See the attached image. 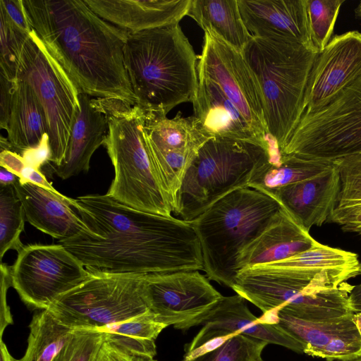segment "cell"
I'll list each match as a JSON object with an SVG mask.
<instances>
[{
    "mask_svg": "<svg viewBox=\"0 0 361 361\" xmlns=\"http://www.w3.org/2000/svg\"><path fill=\"white\" fill-rule=\"evenodd\" d=\"M1 56L0 74L11 81H16L18 59L22 42L29 35L21 31L0 7Z\"/></svg>",
    "mask_w": 361,
    "mask_h": 361,
    "instance_id": "836d02e7",
    "label": "cell"
},
{
    "mask_svg": "<svg viewBox=\"0 0 361 361\" xmlns=\"http://www.w3.org/2000/svg\"><path fill=\"white\" fill-rule=\"evenodd\" d=\"M1 361H17L9 353L6 344L1 340Z\"/></svg>",
    "mask_w": 361,
    "mask_h": 361,
    "instance_id": "7dc6e473",
    "label": "cell"
},
{
    "mask_svg": "<svg viewBox=\"0 0 361 361\" xmlns=\"http://www.w3.org/2000/svg\"><path fill=\"white\" fill-rule=\"evenodd\" d=\"M360 75L361 32L352 30L335 35L314 62L305 90L303 114L326 105Z\"/></svg>",
    "mask_w": 361,
    "mask_h": 361,
    "instance_id": "2e32d148",
    "label": "cell"
},
{
    "mask_svg": "<svg viewBox=\"0 0 361 361\" xmlns=\"http://www.w3.org/2000/svg\"><path fill=\"white\" fill-rule=\"evenodd\" d=\"M353 287L348 283L328 286L260 264L239 271L231 288L262 312L279 307L305 319L322 321L353 312L349 302Z\"/></svg>",
    "mask_w": 361,
    "mask_h": 361,
    "instance_id": "ba28073f",
    "label": "cell"
},
{
    "mask_svg": "<svg viewBox=\"0 0 361 361\" xmlns=\"http://www.w3.org/2000/svg\"><path fill=\"white\" fill-rule=\"evenodd\" d=\"M193 119L207 138L252 140L270 145L255 132L241 113L212 80L198 76V85L191 101Z\"/></svg>",
    "mask_w": 361,
    "mask_h": 361,
    "instance_id": "7402d4cb",
    "label": "cell"
},
{
    "mask_svg": "<svg viewBox=\"0 0 361 361\" xmlns=\"http://www.w3.org/2000/svg\"><path fill=\"white\" fill-rule=\"evenodd\" d=\"M240 334L239 333H232L224 336L215 337L212 339L208 340L202 345L197 346L195 349L185 352L183 360L181 361H192L199 357L203 356L210 352L214 351L228 340L234 337L235 336Z\"/></svg>",
    "mask_w": 361,
    "mask_h": 361,
    "instance_id": "b9f144b4",
    "label": "cell"
},
{
    "mask_svg": "<svg viewBox=\"0 0 361 361\" xmlns=\"http://www.w3.org/2000/svg\"><path fill=\"white\" fill-rule=\"evenodd\" d=\"M166 327L165 324L156 322L149 310L97 330L104 334L106 341L129 353L154 358L157 354L155 340Z\"/></svg>",
    "mask_w": 361,
    "mask_h": 361,
    "instance_id": "f1b7e54d",
    "label": "cell"
},
{
    "mask_svg": "<svg viewBox=\"0 0 361 361\" xmlns=\"http://www.w3.org/2000/svg\"><path fill=\"white\" fill-rule=\"evenodd\" d=\"M349 302L353 312H361V283L354 286L349 295Z\"/></svg>",
    "mask_w": 361,
    "mask_h": 361,
    "instance_id": "f6af8a7d",
    "label": "cell"
},
{
    "mask_svg": "<svg viewBox=\"0 0 361 361\" xmlns=\"http://www.w3.org/2000/svg\"><path fill=\"white\" fill-rule=\"evenodd\" d=\"M79 102L65 158L53 166L54 173L63 180L88 172L92 156L108 133L107 117L98 99L80 92Z\"/></svg>",
    "mask_w": 361,
    "mask_h": 361,
    "instance_id": "cb8c5ba5",
    "label": "cell"
},
{
    "mask_svg": "<svg viewBox=\"0 0 361 361\" xmlns=\"http://www.w3.org/2000/svg\"><path fill=\"white\" fill-rule=\"evenodd\" d=\"M98 16L129 32L177 24L191 0H85Z\"/></svg>",
    "mask_w": 361,
    "mask_h": 361,
    "instance_id": "603a6c76",
    "label": "cell"
},
{
    "mask_svg": "<svg viewBox=\"0 0 361 361\" xmlns=\"http://www.w3.org/2000/svg\"><path fill=\"white\" fill-rule=\"evenodd\" d=\"M16 81H11L0 74V126L6 130Z\"/></svg>",
    "mask_w": 361,
    "mask_h": 361,
    "instance_id": "74e56055",
    "label": "cell"
},
{
    "mask_svg": "<svg viewBox=\"0 0 361 361\" xmlns=\"http://www.w3.org/2000/svg\"><path fill=\"white\" fill-rule=\"evenodd\" d=\"M143 358L105 339L94 361H142Z\"/></svg>",
    "mask_w": 361,
    "mask_h": 361,
    "instance_id": "60d3db41",
    "label": "cell"
},
{
    "mask_svg": "<svg viewBox=\"0 0 361 361\" xmlns=\"http://www.w3.org/2000/svg\"><path fill=\"white\" fill-rule=\"evenodd\" d=\"M202 328L185 348L190 351L208 340L232 333H239L269 344L283 346L303 353L302 343L276 324H262L248 309L245 299L236 294L221 300L198 323Z\"/></svg>",
    "mask_w": 361,
    "mask_h": 361,
    "instance_id": "ac0fdd59",
    "label": "cell"
},
{
    "mask_svg": "<svg viewBox=\"0 0 361 361\" xmlns=\"http://www.w3.org/2000/svg\"><path fill=\"white\" fill-rule=\"evenodd\" d=\"M267 342L238 334L221 346L192 361H253L261 356Z\"/></svg>",
    "mask_w": 361,
    "mask_h": 361,
    "instance_id": "e575fe53",
    "label": "cell"
},
{
    "mask_svg": "<svg viewBox=\"0 0 361 361\" xmlns=\"http://www.w3.org/2000/svg\"><path fill=\"white\" fill-rule=\"evenodd\" d=\"M337 169L340 188L329 222L342 231L361 238V152L333 161Z\"/></svg>",
    "mask_w": 361,
    "mask_h": 361,
    "instance_id": "83f0119b",
    "label": "cell"
},
{
    "mask_svg": "<svg viewBox=\"0 0 361 361\" xmlns=\"http://www.w3.org/2000/svg\"><path fill=\"white\" fill-rule=\"evenodd\" d=\"M18 180L21 184L30 183L36 185H38L42 188H44L47 190H49L50 192L54 193L55 195L59 197H66V195L57 191L52 186L51 183H50L47 180V178H45L44 174L40 171V170L35 169L30 166H26L23 169Z\"/></svg>",
    "mask_w": 361,
    "mask_h": 361,
    "instance_id": "7bdbcfd3",
    "label": "cell"
},
{
    "mask_svg": "<svg viewBox=\"0 0 361 361\" xmlns=\"http://www.w3.org/2000/svg\"><path fill=\"white\" fill-rule=\"evenodd\" d=\"M242 52L262 93L267 134L281 151L304 113L305 90L319 53L296 42L254 36Z\"/></svg>",
    "mask_w": 361,
    "mask_h": 361,
    "instance_id": "5b68a950",
    "label": "cell"
},
{
    "mask_svg": "<svg viewBox=\"0 0 361 361\" xmlns=\"http://www.w3.org/2000/svg\"><path fill=\"white\" fill-rule=\"evenodd\" d=\"M6 131L11 150L19 154L37 145L48 134L44 109L35 92L23 80H16Z\"/></svg>",
    "mask_w": 361,
    "mask_h": 361,
    "instance_id": "484cf974",
    "label": "cell"
},
{
    "mask_svg": "<svg viewBox=\"0 0 361 361\" xmlns=\"http://www.w3.org/2000/svg\"><path fill=\"white\" fill-rule=\"evenodd\" d=\"M0 7L6 13L11 22L25 33L32 29L28 23L22 0H0Z\"/></svg>",
    "mask_w": 361,
    "mask_h": 361,
    "instance_id": "ab89813d",
    "label": "cell"
},
{
    "mask_svg": "<svg viewBox=\"0 0 361 361\" xmlns=\"http://www.w3.org/2000/svg\"><path fill=\"white\" fill-rule=\"evenodd\" d=\"M348 361H361V355L357 358Z\"/></svg>",
    "mask_w": 361,
    "mask_h": 361,
    "instance_id": "681fc988",
    "label": "cell"
},
{
    "mask_svg": "<svg viewBox=\"0 0 361 361\" xmlns=\"http://www.w3.org/2000/svg\"><path fill=\"white\" fill-rule=\"evenodd\" d=\"M19 178L12 172L1 167L0 169V186L13 185Z\"/></svg>",
    "mask_w": 361,
    "mask_h": 361,
    "instance_id": "bcb514c9",
    "label": "cell"
},
{
    "mask_svg": "<svg viewBox=\"0 0 361 361\" xmlns=\"http://www.w3.org/2000/svg\"><path fill=\"white\" fill-rule=\"evenodd\" d=\"M29 327L25 353L17 361H52L74 331L62 324L47 309L36 313Z\"/></svg>",
    "mask_w": 361,
    "mask_h": 361,
    "instance_id": "f546056e",
    "label": "cell"
},
{
    "mask_svg": "<svg viewBox=\"0 0 361 361\" xmlns=\"http://www.w3.org/2000/svg\"><path fill=\"white\" fill-rule=\"evenodd\" d=\"M333 164V162L310 160L294 156L281 155V161L269 162L261 166L252 176L249 188L268 194L271 191L293 183L317 175Z\"/></svg>",
    "mask_w": 361,
    "mask_h": 361,
    "instance_id": "4dcf8cb0",
    "label": "cell"
},
{
    "mask_svg": "<svg viewBox=\"0 0 361 361\" xmlns=\"http://www.w3.org/2000/svg\"><path fill=\"white\" fill-rule=\"evenodd\" d=\"M25 214L13 185L0 186V259L9 250L18 252L25 246L20 235L24 230Z\"/></svg>",
    "mask_w": 361,
    "mask_h": 361,
    "instance_id": "1f68e13d",
    "label": "cell"
},
{
    "mask_svg": "<svg viewBox=\"0 0 361 361\" xmlns=\"http://www.w3.org/2000/svg\"><path fill=\"white\" fill-rule=\"evenodd\" d=\"M97 99L108 120L104 145L114 169L106 195L135 209L172 216L145 144L144 110L121 100Z\"/></svg>",
    "mask_w": 361,
    "mask_h": 361,
    "instance_id": "8992f818",
    "label": "cell"
},
{
    "mask_svg": "<svg viewBox=\"0 0 361 361\" xmlns=\"http://www.w3.org/2000/svg\"><path fill=\"white\" fill-rule=\"evenodd\" d=\"M142 130L157 180L173 209L185 172L208 139L192 116L183 117L180 112L168 118L145 111Z\"/></svg>",
    "mask_w": 361,
    "mask_h": 361,
    "instance_id": "9a60e30c",
    "label": "cell"
},
{
    "mask_svg": "<svg viewBox=\"0 0 361 361\" xmlns=\"http://www.w3.org/2000/svg\"><path fill=\"white\" fill-rule=\"evenodd\" d=\"M143 293L156 322L182 331L197 326L223 298L198 270L145 274Z\"/></svg>",
    "mask_w": 361,
    "mask_h": 361,
    "instance_id": "4fadbf2b",
    "label": "cell"
},
{
    "mask_svg": "<svg viewBox=\"0 0 361 361\" xmlns=\"http://www.w3.org/2000/svg\"><path fill=\"white\" fill-rule=\"evenodd\" d=\"M280 208L272 197L245 188L221 198L190 221L200 241L207 278L231 288L241 252L270 224Z\"/></svg>",
    "mask_w": 361,
    "mask_h": 361,
    "instance_id": "277c9868",
    "label": "cell"
},
{
    "mask_svg": "<svg viewBox=\"0 0 361 361\" xmlns=\"http://www.w3.org/2000/svg\"><path fill=\"white\" fill-rule=\"evenodd\" d=\"M73 208L99 238L59 240L86 268L149 274L203 271L197 234L190 222L139 211L105 195L75 199Z\"/></svg>",
    "mask_w": 361,
    "mask_h": 361,
    "instance_id": "6da1fadb",
    "label": "cell"
},
{
    "mask_svg": "<svg viewBox=\"0 0 361 361\" xmlns=\"http://www.w3.org/2000/svg\"><path fill=\"white\" fill-rule=\"evenodd\" d=\"M13 187L23 204L25 220L37 229L58 240L84 235L99 238L72 209L75 199L59 197L30 183L21 184L18 180Z\"/></svg>",
    "mask_w": 361,
    "mask_h": 361,
    "instance_id": "44dd1931",
    "label": "cell"
},
{
    "mask_svg": "<svg viewBox=\"0 0 361 361\" xmlns=\"http://www.w3.org/2000/svg\"><path fill=\"white\" fill-rule=\"evenodd\" d=\"M270 145L244 140L209 138L183 177L173 213L190 222L231 192L249 188L255 172L270 161Z\"/></svg>",
    "mask_w": 361,
    "mask_h": 361,
    "instance_id": "52a82bcc",
    "label": "cell"
},
{
    "mask_svg": "<svg viewBox=\"0 0 361 361\" xmlns=\"http://www.w3.org/2000/svg\"><path fill=\"white\" fill-rule=\"evenodd\" d=\"M32 30L80 92L136 105L124 65L129 32L80 0H22Z\"/></svg>",
    "mask_w": 361,
    "mask_h": 361,
    "instance_id": "7a4b0ae2",
    "label": "cell"
},
{
    "mask_svg": "<svg viewBox=\"0 0 361 361\" xmlns=\"http://www.w3.org/2000/svg\"><path fill=\"white\" fill-rule=\"evenodd\" d=\"M316 242L310 231L281 207L270 224L241 252L238 270L286 259L311 248Z\"/></svg>",
    "mask_w": 361,
    "mask_h": 361,
    "instance_id": "d4e9b609",
    "label": "cell"
},
{
    "mask_svg": "<svg viewBox=\"0 0 361 361\" xmlns=\"http://www.w3.org/2000/svg\"><path fill=\"white\" fill-rule=\"evenodd\" d=\"M253 361H264V360L262 359V357H261V356H260V357H257V359H255V360H253Z\"/></svg>",
    "mask_w": 361,
    "mask_h": 361,
    "instance_id": "f907efd6",
    "label": "cell"
},
{
    "mask_svg": "<svg viewBox=\"0 0 361 361\" xmlns=\"http://www.w3.org/2000/svg\"><path fill=\"white\" fill-rule=\"evenodd\" d=\"M204 31H211L243 51L252 35L246 28L238 0H191L188 15Z\"/></svg>",
    "mask_w": 361,
    "mask_h": 361,
    "instance_id": "4316f807",
    "label": "cell"
},
{
    "mask_svg": "<svg viewBox=\"0 0 361 361\" xmlns=\"http://www.w3.org/2000/svg\"><path fill=\"white\" fill-rule=\"evenodd\" d=\"M0 166L20 178L26 164L20 154L9 149H1Z\"/></svg>",
    "mask_w": 361,
    "mask_h": 361,
    "instance_id": "ee69618b",
    "label": "cell"
},
{
    "mask_svg": "<svg viewBox=\"0 0 361 361\" xmlns=\"http://www.w3.org/2000/svg\"><path fill=\"white\" fill-rule=\"evenodd\" d=\"M252 36L298 42L318 52L312 41L307 0H238Z\"/></svg>",
    "mask_w": 361,
    "mask_h": 361,
    "instance_id": "d6986e66",
    "label": "cell"
},
{
    "mask_svg": "<svg viewBox=\"0 0 361 361\" xmlns=\"http://www.w3.org/2000/svg\"><path fill=\"white\" fill-rule=\"evenodd\" d=\"M123 59L136 105L145 111L166 116L192 101L197 57L179 23L130 32Z\"/></svg>",
    "mask_w": 361,
    "mask_h": 361,
    "instance_id": "3957f363",
    "label": "cell"
},
{
    "mask_svg": "<svg viewBox=\"0 0 361 361\" xmlns=\"http://www.w3.org/2000/svg\"><path fill=\"white\" fill-rule=\"evenodd\" d=\"M340 188L337 169L325 171L300 181L275 189L268 195L275 199L298 223L310 231L329 219L336 204Z\"/></svg>",
    "mask_w": 361,
    "mask_h": 361,
    "instance_id": "ffe728a7",
    "label": "cell"
},
{
    "mask_svg": "<svg viewBox=\"0 0 361 361\" xmlns=\"http://www.w3.org/2000/svg\"><path fill=\"white\" fill-rule=\"evenodd\" d=\"M104 341V334L98 330L74 329L52 361H94Z\"/></svg>",
    "mask_w": 361,
    "mask_h": 361,
    "instance_id": "d590c367",
    "label": "cell"
},
{
    "mask_svg": "<svg viewBox=\"0 0 361 361\" xmlns=\"http://www.w3.org/2000/svg\"><path fill=\"white\" fill-rule=\"evenodd\" d=\"M344 0H307V11L313 44L321 52L331 40Z\"/></svg>",
    "mask_w": 361,
    "mask_h": 361,
    "instance_id": "d6a6232c",
    "label": "cell"
},
{
    "mask_svg": "<svg viewBox=\"0 0 361 361\" xmlns=\"http://www.w3.org/2000/svg\"><path fill=\"white\" fill-rule=\"evenodd\" d=\"M355 12L356 16L361 18V1L359 3L357 8H355Z\"/></svg>",
    "mask_w": 361,
    "mask_h": 361,
    "instance_id": "c3c4849f",
    "label": "cell"
},
{
    "mask_svg": "<svg viewBox=\"0 0 361 361\" xmlns=\"http://www.w3.org/2000/svg\"><path fill=\"white\" fill-rule=\"evenodd\" d=\"M17 80L27 82L42 104L48 125L50 162L60 165L80 107V91L32 30L21 44Z\"/></svg>",
    "mask_w": 361,
    "mask_h": 361,
    "instance_id": "30bf717a",
    "label": "cell"
},
{
    "mask_svg": "<svg viewBox=\"0 0 361 361\" xmlns=\"http://www.w3.org/2000/svg\"><path fill=\"white\" fill-rule=\"evenodd\" d=\"M89 274L90 270L63 245L30 244L18 252L11 267V286L25 304L46 310Z\"/></svg>",
    "mask_w": 361,
    "mask_h": 361,
    "instance_id": "7c38bea8",
    "label": "cell"
},
{
    "mask_svg": "<svg viewBox=\"0 0 361 361\" xmlns=\"http://www.w3.org/2000/svg\"><path fill=\"white\" fill-rule=\"evenodd\" d=\"M197 74L214 82L257 135L268 140L262 93L242 51L204 31Z\"/></svg>",
    "mask_w": 361,
    "mask_h": 361,
    "instance_id": "5bb4252c",
    "label": "cell"
},
{
    "mask_svg": "<svg viewBox=\"0 0 361 361\" xmlns=\"http://www.w3.org/2000/svg\"><path fill=\"white\" fill-rule=\"evenodd\" d=\"M361 152V75L321 109L305 113L281 155L333 162Z\"/></svg>",
    "mask_w": 361,
    "mask_h": 361,
    "instance_id": "8fae6325",
    "label": "cell"
},
{
    "mask_svg": "<svg viewBox=\"0 0 361 361\" xmlns=\"http://www.w3.org/2000/svg\"><path fill=\"white\" fill-rule=\"evenodd\" d=\"M277 324L302 343L303 353L312 357L348 361L361 355V312L310 321L281 308Z\"/></svg>",
    "mask_w": 361,
    "mask_h": 361,
    "instance_id": "e0dca14e",
    "label": "cell"
},
{
    "mask_svg": "<svg viewBox=\"0 0 361 361\" xmlns=\"http://www.w3.org/2000/svg\"><path fill=\"white\" fill-rule=\"evenodd\" d=\"M1 338L6 327L12 324V317L6 302V293L11 286V267L1 262Z\"/></svg>",
    "mask_w": 361,
    "mask_h": 361,
    "instance_id": "f35d334b",
    "label": "cell"
},
{
    "mask_svg": "<svg viewBox=\"0 0 361 361\" xmlns=\"http://www.w3.org/2000/svg\"><path fill=\"white\" fill-rule=\"evenodd\" d=\"M87 269V278L47 309L62 324L97 330L149 311L143 293L145 274Z\"/></svg>",
    "mask_w": 361,
    "mask_h": 361,
    "instance_id": "9c48e42d",
    "label": "cell"
},
{
    "mask_svg": "<svg viewBox=\"0 0 361 361\" xmlns=\"http://www.w3.org/2000/svg\"><path fill=\"white\" fill-rule=\"evenodd\" d=\"M20 155L26 166L40 170L44 164L50 161L51 156L48 134L42 137L37 145L23 150Z\"/></svg>",
    "mask_w": 361,
    "mask_h": 361,
    "instance_id": "8d00e7d4",
    "label": "cell"
}]
</instances>
